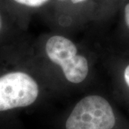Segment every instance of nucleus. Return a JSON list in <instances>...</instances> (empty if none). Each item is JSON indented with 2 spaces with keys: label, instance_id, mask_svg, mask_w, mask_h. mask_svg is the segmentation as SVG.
<instances>
[{
  "label": "nucleus",
  "instance_id": "obj_1",
  "mask_svg": "<svg viewBox=\"0 0 129 129\" xmlns=\"http://www.w3.org/2000/svg\"><path fill=\"white\" fill-rule=\"evenodd\" d=\"M115 124L114 112L103 97H85L75 105L65 123L66 129H112Z\"/></svg>",
  "mask_w": 129,
  "mask_h": 129
},
{
  "label": "nucleus",
  "instance_id": "obj_2",
  "mask_svg": "<svg viewBox=\"0 0 129 129\" xmlns=\"http://www.w3.org/2000/svg\"><path fill=\"white\" fill-rule=\"evenodd\" d=\"M50 60L61 67L66 79L73 83H80L88 74L87 59L78 55V49L71 40L62 36H52L45 45Z\"/></svg>",
  "mask_w": 129,
  "mask_h": 129
},
{
  "label": "nucleus",
  "instance_id": "obj_3",
  "mask_svg": "<svg viewBox=\"0 0 129 129\" xmlns=\"http://www.w3.org/2000/svg\"><path fill=\"white\" fill-rule=\"evenodd\" d=\"M39 95L37 82L22 72H14L0 77V111L32 105Z\"/></svg>",
  "mask_w": 129,
  "mask_h": 129
},
{
  "label": "nucleus",
  "instance_id": "obj_4",
  "mask_svg": "<svg viewBox=\"0 0 129 129\" xmlns=\"http://www.w3.org/2000/svg\"><path fill=\"white\" fill-rule=\"evenodd\" d=\"M15 2L30 8H38L46 5L50 0H14Z\"/></svg>",
  "mask_w": 129,
  "mask_h": 129
},
{
  "label": "nucleus",
  "instance_id": "obj_5",
  "mask_svg": "<svg viewBox=\"0 0 129 129\" xmlns=\"http://www.w3.org/2000/svg\"><path fill=\"white\" fill-rule=\"evenodd\" d=\"M124 18L125 23L129 27V3L125 5L124 9Z\"/></svg>",
  "mask_w": 129,
  "mask_h": 129
},
{
  "label": "nucleus",
  "instance_id": "obj_6",
  "mask_svg": "<svg viewBox=\"0 0 129 129\" xmlns=\"http://www.w3.org/2000/svg\"><path fill=\"white\" fill-rule=\"evenodd\" d=\"M57 1L62 2H69L71 4L75 5L81 4V3H85V2H87L88 0H57Z\"/></svg>",
  "mask_w": 129,
  "mask_h": 129
},
{
  "label": "nucleus",
  "instance_id": "obj_7",
  "mask_svg": "<svg viewBox=\"0 0 129 129\" xmlns=\"http://www.w3.org/2000/svg\"><path fill=\"white\" fill-rule=\"evenodd\" d=\"M124 79L127 85L129 87V64L126 67L124 71Z\"/></svg>",
  "mask_w": 129,
  "mask_h": 129
},
{
  "label": "nucleus",
  "instance_id": "obj_8",
  "mask_svg": "<svg viewBox=\"0 0 129 129\" xmlns=\"http://www.w3.org/2000/svg\"><path fill=\"white\" fill-rule=\"evenodd\" d=\"M1 26H2V20H1V17H0V29H1Z\"/></svg>",
  "mask_w": 129,
  "mask_h": 129
}]
</instances>
